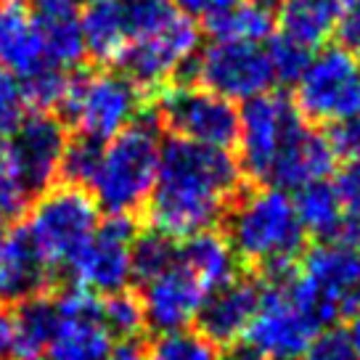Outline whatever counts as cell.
<instances>
[{"label":"cell","mask_w":360,"mask_h":360,"mask_svg":"<svg viewBox=\"0 0 360 360\" xmlns=\"http://www.w3.org/2000/svg\"><path fill=\"white\" fill-rule=\"evenodd\" d=\"M30 196H32V191L27 188V183L11 162L6 146L0 143V210L8 214V220H13L27 210Z\"/></svg>","instance_id":"obj_34"},{"label":"cell","mask_w":360,"mask_h":360,"mask_svg":"<svg viewBox=\"0 0 360 360\" xmlns=\"http://www.w3.org/2000/svg\"><path fill=\"white\" fill-rule=\"evenodd\" d=\"M334 37L339 40V48L360 58V0H342Z\"/></svg>","instance_id":"obj_37"},{"label":"cell","mask_w":360,"mask_h":360,"mask_svg":"<svg viewBox=\"0 0 360 360\" xmlns=\"http://www.w3.org/2000/svg\"><path fill=\"white\" fill-rule=\"evenodd\" d=\"M67 127L53 114H27L16 130L6 138V151L32 193L45 191L56 183L61 172V159L67 151Z\"/></svg>","instance_id":"obj_15"},{"label":"cell","mask_w":360,"mask_h":360,"mask_svg":"<svg viewBox=\"0 0 360 360\" xmlns=\"http://www.w3.org/2000/svg\"><path fill=\"white\" fill-rule=\"evenodd\" d=\"M130 43L120 67L141 93H154L180 82L199 53L196 22L165 0H127Z\"/></svg>","instance_id":"obj_2"},{"label":"cell","mask_w":360,"mask_h":360,"mask_svg":"<svg viewBox=\"0 0 360 360\" xmlns=\"http://www.w3.org/2000/svg\"><path fill=\"white\" fill-rule=\"evenodd\" d=\"M342 11V0H281L278 3V30L292 43L321 51L334 37Z\"/></svg>","instance_id":"obj_23"},{"label":"cell","mask_w":360,"mask_h":360,"mask_svg":"<svg viewBox=\"0 0 360 360\" xmlns=\"http://www.w3.org/2000/svg\"><path fill=\"white\" fill-rule=\"evenodd\" d=\"M304 236L294 199L278 186H257L233 196L225 217V238L238 262L259 268L262 276L297 268Z\"/></svg>","instance_id":"obj_3"},{"label":"cell","mask_w":360,"mask_h":360,"mask_svg":"<svg viewBox=\"0 0 360 360\" xmlns=\"http://www.w3.org/2000/svg\"><path fill=\"white\" fill-rule=\"evenodd\" d=\"M101 318L103 326L109 328V334L120 337L122 342L124 339H138L141 331L146 328L143 302L130 289L106 294V300H101Z\"/></svg>","instance_id":"obj_30"},{"label":"cell","mask_w":360,"mask_h":360,"mask_svg":"<svg viewBox=\"0 0 360 360\" xmlns=\"http://www.w3.org/2000/svg\"><path fill=\"white\" fill-rule=\"evenodd\" d=\"M178 262L188 268L204 283L207 292H214L225 283L238 278V257L225 233L207 228L193 236L183 238L178 247Z\"/></svg>","instance_id":"obj_22"},{"label":"cell","mask_w":360,"mask_h":360,"mask_svg":"<svg viewBox=\"0 0 360 360\" xmlns=\"http://www.w3.org/2000/svg\"><path fill=\"white\" fill-rule=\"evenodd\" d=\"M101 223V207L82 186L53 183L27 214L24 231L48 270L67 265Z\"/></svg>","instance_id":"obj_5"},{"label":"cell","mask_w":360,"mask_h":360,"mask_svg":"<svg viewBox=\"0 0 360 360\" xmlns=\"http://www.w3.org/2000/svg\"><path fill=\"white\" fill-rule=\"evenodd\" d=\"M154 360H217V345H212L202 331L191 328H178V331H165L159 334L154 347Z\"/></svg>","instance_id":"obj_31"},{"label":"cell","mask_w":360,"mask_h":360,"mask_svg":"<svg viewBox=\"0 0 360 360\" xmlns=\"http://www.w3.org/2000/svg\"><path fill=\"white\" fill-rule=\"evenodd\" d=\"M297 268L276 276H262L257 313L249 323L244 342L255 358L297 360L304 355L323 326L294 292Z\"/></svg>","instance_id":"obj_6"},{"label":"cell","mask_w":360,"mask_h":360,"mask_svg":"<svg viewBox=\"0 0 360 360\" xmlns=\"http://www.w3.org/2000/svg\"><path fill=\"white\" fill-rule=\"evenodd\" d=\"M0 360H13V313L0 302Z\"/></svg>","instance_id":"obj_41"},{"label":"cell","mask_w":360,"mask_h":360,"mask_svg":"<svg viewBox=\"0 0 360 360\" xmlns=\"http://www.w3.org/2000/svg\"><path fill=\"white\" fill-rule=\"evenodd\" d=\"M162 138L154 120L138 117L130 127L106 141L98 167L88 188L96 204L109 214H130L143 210L157 186Z\"/></svg>","instance_id":"obj_4"},{"label":"cell","mask_w":360,"mask_h":360,"mask_svg":"<svg viewBox=\"0 0 360 360\" xmlns=\"http://www.w3.org/2000/svg\"><path fill=\"white\" fill-rule=\"evenodd\" d=\"M180 82H196L233 103H244L270 93L276 85L265 45L214 40L199 48Z\"/></svg>","instance_id":"obj_11"},{"label":"cell","mask_w":360,"mask_h":360,"mask_svg":"<svg viewBox=\"0 0 360 360\" xmlns=\"http://www.w3.org/2000/svg\"><path fill=\"white\" fill-rule=\"evenodd\" d=\"M175 259H178L175 238L165 236L154 228L135 236L133 249H130V262H133V278H138L141 283L151 281L162 270L175 265Z\"/></svg>","instance_id":"obj_29"},{"label":"cell","mask_w":360,"mask_h":360,"mask_svg":"<svg viewBox=\"0 0 360 360\" xmlns=\"http://www.w3.org/2000/svg\"><path fill=\"white\" fill-rule=\"evenodd\" d=\"M27 114H30V106H27L19 77L0 69V135L8 138L27 120Z\"/></svg>","instance_id":"obj_35"},{"label":"cell","mask_w":360,"mask_h":360,"mask_svg":"<svg viewBox=\"0 0 360 360\" xmlns=\"http://www.w3.org/2000/svg\"><path fill=\"white\" fill-rule=\"evenodd\" d=\"M339 241L360 252V214H347L339 228Z\"/></svg>","instance_id":"obj_44"},{"label":"cell","mask_w":360,"mask_h":360,"mask_svg":"<svg viewBox=\"0 0 360 360\" xmlns=\"http://www.w3.org/2000/svg\"><path fill=\"white\" fill-rule=\"evenodd\" d=\"M157 120L172 138L204 146L233 148L238 141L236 103L196 82H172L159 90Z\"/></svg>","instance_id":"obj_10"},{"label":"cell","mask_w":360,"mask_h":360,"mask_svg":"<svg viewBox=\"0 0 360 360\" xmlns=\"http://www.w3.org/2000/svg\"><path fill=\"white\" fill-rule=\"evenodd\" d=\"M259 281L238 276L231 283L207 294L202 310H199V331L212 345L228 347L238 339H244L252 318L259 304Z\"/></svg>","instance_id":"obj_18"},{"label":"cell","mask_w":360,"mask_h":360,"mask_svg":"<svg viewBox=\"0 0 360 360\" xmlns=\"http://www.w3.org/2000/svg\"><path fill=\"white\" fill-rule=\"evenodd\" d=\"M109 360H154V358H151V349L143 347L138 339H124V342H120L112 349Z\"/></svg>","instance_id":"obj_42"},{"label":"cell","mask_w":360,"mask_h":360,"mask_svg":"<svg viewBox=\"0 0 360 360\" xmlns=\"http://www.w3.org/2000/svg\"><path fill=\"white\" fill-rule=\"evenodd\" d=\"M334 188H337L345 210L349 214H360V157L345 162V167L337 172Z\"/></svg>","instance_id":"obj_39"},{"label":"cell","mask_w":360,"mask_h":360,"mask_svg":"<svg viewBox=\"0 0 360 360\" xmlns=\"http://www.w3.org/2000/svg\"><path fill=\"white\" fill-rule=\"evenodd\" d=\"M241 175V162L231 148L169 138L162 143L157 186L146 204L151 228L169 238L214 228L238 193Z\"/></svg>","instance_id":"obj_1"},{"label":"cell","mask_w":360,"mask_h":360,"mask_svg":"<svg viewBox=\"0 0 360 360\" xmlns=\"http://www.w3.org/2000/svg\"><path fill=\"white\" fill-rule=\"evenodd\" d=\"M79 30L85 40V53L93 61L120 64L133 34L130 19H127V3H120V0L88 3L85 13L79 16Z\"/></svg>","instance_id":"obj_21"},{"label":"cell","mask_w":360,"mask_h":360,"mask_svg":"<svg viewBox=\"0 0 360 360\" xmlns=\"http://www.w3.org/2000/svg\"><path fill=\"white\" fill-rule=\"evenodd\" d=\"M56 331V304L45 292L27 297L13 313V360H43Z\"/></svg>","instance_id":"obj_25"},{"label":"cell","mask_w":360,"mask_h":360,"mask_svg":"<svg viewBox=\"0 0 360 360\" xmlns=\"http://www.w3.org/2000/svg\"><path fill=\"white\" fill-rule=\"evenodd\" d=\"M347 337H349V342H352L355 355H358V360H360V313L352 315V323H349V328H347Z\"/></svg>","instance_id":"obj_45"},{"label":"cell","mask_w":360,"mask_h":360,"mask_svg":"<svg viewBox=\"0 0 360 360\" xmlns=\"http://www.w3.org/2000/svg\"><path fill=\"white\" fill-rule=\"evenodd\" d=\"M143 112V93L122 72H88L69 82L61 114L67 117L77 135L98 143L112 141Z\"/></svg>","instance_id":"obj_8"},{"label":"cell","mask_w":360,"mask_h":360,"mask_svg":"<svg viewBox=\"0 0 360 360\" xmlns=\"http://www.w3.org/2000/svg\"><path fill=\"white\" fill-rule=\"evenodd\" d=\"M328 143L334 148L337 159H358L360 157V114L358 117H349L342 122L331 124V133H328Z\"/></svg>","instance_id":"obj_38"},{"label":"cell","mask_w":360,"mask_h":360,"mask_svg":"<svg viewBox=\"0 0 360 360\" xmlns=\"http://www.w3.org/2000/svg\"><path fill=\"white\" fill-rule=\"evenodd\" d=\"M101 148L103 143L93 141V138H85V135H77L75 141H69L64 159H61V172H58L64 178V183L88 188L90 178H93V172L98 167Z\"/></svg>","instance_id":"obj_32"},{"label":"cell","mask_w":360,"mask_h":360,"mask_svg":"<svg viewBox=\"0 0 360 360\" xmlns=\"http://www.w3.org/2000/svg\"><path fill=\"white\" fill-rule=\"evenodd\" d=\"M207 294L210 292L204 289V283L175 259V265L143 283L141 302L146 313V326L157 334L188 328L199 318Z\"/></svg>","instance_id":"obj_16"},{"label":"cell","mask_w":360,"mask_h":360,"mask_svg":"<svg viewBox=\"0 0 360 360\" xmlns=\"http://www.w3.org/2000/svg\"><path fill=\"white\" fill-rule=\"evenodd\" d=\"M337 167V154L328 143V135L313 130L300 117L283 138L278 154L273 159L268 180L283 191L302 188L307 183L326 180Z\"/></svg>","instance_id":"obj_17"},{"label":"cell","mask_w":360,"mask_h":360,"mask_svg":"<svg viewBox=\"0 0 360 360\" xmlns=\"http://www.w3.org/2000/svg\"><path fill=\"white\" fill-rule=\"evenodd\" d=\"M292 199L304 233L323 241L339 236V228L345 223V204L331 183L326 180L307 183L302 188H297Z\"/></svg>","instance_id":"obj_26"},{"label":"cell","mask_w":360,"mask_h":360,"mask_svg":"<svg viewBox=\"0 0 360 360\" xmlns=\"http://www.w3.org/2000/svg\"><path fill=\"white\" fill-rule=\"evenodd\" d=\"M19 82H22L24 98H27L30 109L43 114H53V112H61V106H64L72 75L64 72V69L53 67V64H43V67L30 72Z\"/></svg>","instance_id":"obj_28"},{"label":"cell","mask_w":360,"mask_h":360,"mask_svg":"<svg viewBox=\"0 0 360 360\" xmlns=\"http://www.w3.org/2000/svg\"><path fill=\"white\" fill-rule=\"evenodd\" d=\"M294 292L321 326L360 313V252L323 241L304 255L294 273Z\"/></svg>","instance_id":"obj_7"},{"label":"cell","mask_w":360,"mask_h":360,"mask_svg":"<svg viewBox=\"0 0 360 360\" xmlns=\"http://www.w3.org/2000/svg\"><path fill=\"white\" fill-rule=\"evenodd\" d=\"M51 270L45 268L24 225L0 233V302H24L45 292Z\"/></svg>","instance_id":"obj_19"},{"label":"cell","mask_w":360,"mask_h":360,"mask_svg":"<svg viewBox=\"0 0 360 360\" xmlns=\"http://www.w3.org/2000/svg\"><path fill=\"white\" fill-rule=\"evenodd\" d=\"M214 40L265 45L278 30L276 0H238L233 8L207 24Z\"/></svg>","instance_id":"obj_24"},{"label":"cell","mask_w":360,"mask_h":360,"mask_svg":"<svg viewBox=\"0 0 360 360\" xmlns=\"http://www.w3.org/2000/svg\"><path fill=\"white\" fill-rule=\"evenodd\" d=\"M43 64L48 61L37 16L22 3L0 6V69L22 79Z\"/></svg>","instance_id":"obj_20"},{"label":"cell","mask_w":360,"mask_h":360,"mask_svg":"<svg viewBox=\"0 0 360 360\" xmlns=\"http://www.w3.org/2000/svg\"><path fill=\"white\" fill-rule=\"evenodd\" d=\"M265 51H268V58H270L273 79L283 82V85H294L297 79L302 77L304 67H307V61L313 56L307 48L292 43L283 34H273L268 43H265Z\"/></svg>","instance_id":"obj_33"},{"label":"cell","mask_w":360,"mask_h":360,"mask_svg":"<svg viewBox=\"0 0 360 360\" xmlns=\"http://www.w3.org/2000/svg\"><path fill=\"white\" fill-rule=\"evenodd\" d=\"M300 120V114L283 96L262 93L244 101L238 112V148L241 169L255 180H268L270 165L281 148L286 133Z\"/></svg>","instance_id":"obj_14"},{"label":"cell","mask_w":360,"mask_h":360,"mask_svg":"<svg viewBox=\"0 0 360 360\" xmlns=\"http://www.w3.org/2000/svg\"><path fill=\"white\" fill-rule=\"evenodd\" d=\"M34 16H67L75 13L79 0H32Z\"/></svg>","instance_id":"obj_43"},{"label":"cell","mask_w":360,"mask_h":360,"mask_svg":"<svg viewBox=\"0 0 360 360\" xmlns=\"http://www.w3.org/2000/svg\"><path fill=\"white\" fill-rule=\"evenodd\" d=\"M249 360H255V358H249ZM257 360H270V358H257Z\"/></svg>","instance_id":"obj_48"},{"label":"cell","mask_w":360,"mask_h":360,"mask_svg":"<svg viewBox=\"0 0 360 360\" xmlns=\"http://www.w3.org/2000/svg\"><path fill=\"white\" fill-rule=\"evenodd\" d=\"M88 3H101V0H88Z\"/></svg>","instance_id":"obj_49"},{"label":"cell","mask_w":360,"mask_h":360,"mask_svg":"<svg viewBox=\"0 0 360 360\" xmlns=\"http://www.w3.org/2000/svg\"><path fill=\"white\" fill-rule=\"evenodd\" d=\"M56 331L45 349V360H109L112 334L103 326L101 300L82 286H69L53 297Z\"/></svg>","instance_id":"obj_13"},{"label":"cell","mask_w":360,"mask_h":360,"mask_svg":"<svg viewBox=\"0 0 360 360\" xmlns=\"http://www.w3.org/2000/svg\"><path fill=\"white\" fill-rule=\"evenodd\" d=\"M238 0H172L169 6L180 11L183 16H188L193 22L210 24L212 19L223 16L228 8H233Z\"/></svg>","instance_id":"obj_40"},{"label":"cell","mask_w":360,"mask_h":360,"mask_svg":"<svg viewBox=\"0 0 360 360\" xmlns=\"http://www.w3.org/2000/svg\"><path fill=\"white\" fill-rule=\"evenodd\" d=\"M302 360H358L355 347L349 342L347 331L342 328H323L304 349Z\"/></svg>","instance_id":"obj_36"},{"label":"cell","mask_w":360,"mask_h":360,"mask_svg":"<svg viewBox=\"0 0 360 360\" xmlns=\"http://www.w3.org/2000/svg\"><path fill=\"white\" fill-rule=\"evenodd\" d=\"M40 22V32H43V51L45 61L53 67L69 69L79 67L85 61V40H82V30H79V19L75 13L67 16H37Z\"/></svg>","instance_id":"obj_27"},{"label":"cell","mask_w":360,"mask_h":360,"mask_svg":"<svg viewBox=\"0 0 360 360\" xmlns=\"http://www.w3.org/2000/svg\"><path fill=\"white\" fill-rule=\"evenodd\" d=\"M6 225H8V214H6L3 210H0V233L6 231Z\"/></svg>","instance_id":"obj_46"},{"label":"cell","mask_w":360,"mask_h":360,"mask_svg":"<svg viewBox=\"0 0 360 360\" xmlns=\"http://www.w3.org/2000/svg\"><path fill=\"white\" fill-rule=\"evenodd\" d=\"M135 236L138 231L130 214H109L106 220H101L96 233L67 262L75 286L103 297L127 289L133 278L130 249Z\"/></svg>","instance_id":"obj_12"},{"label":"cell","mask_w":360,"mask_h":360,"mask_svg":"<svg viewBox=\"0 0 360 360\" xmlns=\"http://www.w3.org/2000/svg\"><path fill=\"white\" fill-rule=\"evenodd\" d=\"M294 109L315 124H337L360 114V58L345 48H321L294 82Z\"/></svg>","instance_id":"obj_9"},{"label":"cell","mask_w":360,"mask_h":360,"mask_svg":"<svg viewBox=\"0 0 360 360\" xmlns=\"http://www.w3.org/2000/svg\"><path fill=\"white\" fill-rule=\"evenodd\" d=\"M8 3H19V0H0V6H8Z\"/></svg>","instance_id":"obj_47"}]
</instances>
